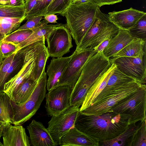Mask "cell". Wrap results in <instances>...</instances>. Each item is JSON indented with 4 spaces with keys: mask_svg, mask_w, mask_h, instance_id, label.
I'll use <instances>...</instances> for the list:
<instances>
[{
    "mask_svg": "<svg viewBox=\"0 0 146 146\" xmlns=\"http://www.w3.org/2000/svg\"><path fill=\"white\" fill-rule=\"evenodd\" d=\"M131 117L112 111L96 115L79 112L75 124L78 130L99 141L111 139L123 132L130 124Z\"/></svg>",
    "mask_w": 146,
    "mask_h": 146,
    "instance_id": "6da1fadb",
    "label": "cell"
},
{
    "mask_svg": "<svg viewBox=\"0 0 146 146\" xmlns=\"http://www.w3.org/2000/svg\"><path fill=\"white\" fill-rule=\"evenodd\" d=\"M111 65L109 58L104 55L103 52L97 53L90 57L72 90L70 106L81 107L91 87Z\"/></svg>",
    "mask_w": 146,
    "mask_h": 146,
    "instance_id": "7a4b0ae2",
    "label": "cell"
},
{
    "mask_svg": "<svg viewBox=\"0 0 146 146\" xmlns=\"http://www.w3.org/2000/svg\"><path fill=\"white\" fill-rule=\"evenodd\" d=\"M92 1L81 4H71L65 10L67 28L76 46L81 42L92 24L98 7Z\"/></svg>",
    "mask_w": 146,
    "mask_h": 146,
    "instance_id": "3957f363",
    "label": "cell"
},
{
    "mask_svg": "<svg viewBox=\"0 0 146 146\" xmlns=\"http://www.w3.org/2000/svg\"><path fill=\"white\" fill-rule=\"evenodd\" d=\"M142 84L134 81L116 87L80 112L86 115H98L111 111L114 106L133 94Z\"/></svg>",
    "mask_w": 146,
    "mask_h": 146,
    "instance_id": "277c9868",
    "label": "cell"
},
{
    "mask_svg": "<svg viewBox=\"0 0 146 146\" xmlns=\"http://www.w3.org/2000/svg\"><path fill=\"white\" fill-rule=\"evenodd\" d=\"M46 82L47 74L45 70L33 92L23 104L18 106L12 100L13 110L12 124L21 125L35 114L45 97Z\"/></svg>",
    "mask_w": 146,
    "mask_h": 146,
    "instance_id": "5b68a950",
    "label": "cell"
},
{
    "mask_svg": "<svg viewBox=\"0 0 146 146\" xmlns=\"http://www.w3.org/2000/svg\"><path fill=\"white\" fill-rule=\"evenodd\" d=\"M45 38L30 44L26 52L24 63L21 70L4 86L3 91L12 100L13 93L27 78L30 76L35 67L36 58L39 52L46 46Z\"/></svg>",
    "mask_w": 146,
    "mask_h": 146,
    "instance_id": "8992f818",
    "label": "cell"
},
{
    "mask_svg": "<svg viewBox=\"0 0 146 146\" xmlns=\"http://www.w3.org/2000/svg\"><path fill=\"white\" fill-rule=\"evenodd\" d=\"M146 86L142 84L136 92L114 106L111 109L116 113L131 117L130 124L146 119Z\"/></svg>",
    "mask_w": 146,
    "mask_h": 146,
    "instance_id": "52a82bcc",
    "label": "cell"
},
{
    "mask_svg": "<svg viewBox=\"0 0 146 146\" xmlns=\"http://www.w3.org/2000/svg\"><path fill=\"white\" fill-rule=\"evenodd\" d=\"M80 108L70 106L59 114L52 116L48 123L47 128L53 140L59 145L61 137L75 126Z\"/></svg>",
    "mask_w": 146,
    "mask_h": 146,
    "instance_id": "ba28073f",
    "label": "cell"
},
{
    "mask_svg": "<svg viewBox=\"0 0 146 146\" xmlns=\"http://www.w3.org/2000/svg\"><path fill=\"white\" fill-rule=\"evenodd\" d=\"M50 57L59 58L70 51L73 47L72 37L66 24L52 30L45 38Z\"/></svg>",
    "mask_w": 146,
    "mask_h": 146,
    "instance_id": "9c48e42d",
    "label": "cell"
},
{
    "mask_svg": "<svg viewBox=\"0 0 146 146\" xmlns=\"http://www.w3.org/2000/svg\"><path fill=\"white\" fill-rule=\"evenodd\" d=\"M96 53L94 50L78 52L75 51L56 87L66 85L70 86L73 89L86 61L90 57Z\"/></svg>",
    "mask_w": 146,
    "mask_h": 146,
    "instance_id": "30bf717a",
    "label": "cell"
},
{
    "mask_svg": "<svg viewBox=\"0 0 146 146\" xmlns=\"http://www.w3.org/2000/svg\"><path fill=\"white\" fill-rule=\"evenodd\" d=\"M123 73L141 84L146 82V51L136 57H121L113 61Z\"/></svg>",
    "mask_w": 146,
    "mask_h": 146,
    "instance_id": "8fae6325",
    "label": "cell"
},
{
    "mask_svg": "<svg viewBox=\"0 0 146 146\" xmlns=\"http://www.w3.org/2000/svg\"><path fill=\"white\" fill-rule=\"evenodd\" d=\"M72 89L64 85L56 87L46 94L45 108L48 116L57 115L70 106Z\"/></svg>",
    "mask_w": 146,
    "mask_h": 146,
    "instance_id": "7c38bea8",
    "label": "cell"
},
{
    "mask_svg": "<svg viewBox=\"0 0 146 146\" xmlns=\"http://www.w3.org/2000/svg\"><path fill=\"white\" fill-rule=\"evenodd\" d=\"M111 22L108 14L102 13L97 7L94 19L80 43L76 46L77 52L85 50L100 32Z\"/></svg>",
    "mask_w": 146,
    "mask_h": 146,
    "instance_id": "4fadbf2b",
    "label": "cell"
},
{
    "mask_svg": "<svg viewBox=\"0 0 146 146\" xmlns=\"http://www.w3.org/2000/svg\"><path fill=\"white\" fill-rule=\"evenodd\" d=\"M145 12L131 7L128 9L108 13L110 21L119 28L128 30L133 27Z\"/></svg>",
    "mask_w": 146,
    "mask_h": 146,
    "instance_id": "5bb4252c",
    "label": "cell"
},
{
    "mask_svg": "<svg viewBox=\"0 0 146 146\" xmlns=\"http://www.w3.org/2000/svg\"><path fill=\"white\" fill-rule=\"evenodd\" d=\"M3 146H30L25 128L21 125L13 126L9 123L2 134Z\"/></svg>",
    "mask_w": 146,
    "mask_h": 146,
    "instance_id": "9a60e30c",
    "label": "cell"
},
{
    "mask_svg": "<svg viewBox=\"0 0 146 146\" xmlns=\"http://www.w3.org/2000/svg\"><path fill=\"white\" fill-rule=\"evenodd\" d=\"M31 144L33 146H56L47 130L42 123L33 119L27 127Z\"/></svg>",
    "mask_w": 146,
    "mask_h": 146,
    "instance_id": "2e32d148",
    "label": "cell"
},
{
    "mask_svg": "<svg viewBox=\"0 0 146 146\" xmlns=\"http://www.w3.org/2000/svg\"><path fill=\"white\" fill-rule=\"evenodd\" d=\"M72 55L65 57H62L51 60L48 65L46 74L48 76L46 87L49 91L56 87Z\"/></svg>",
    "mask_w": 146,
    "mask_h": 146,
    "instance_id": "e0dca14e",
    "label": "cell"
},
{
    "mask_svg": "<svg viewBox=\"0 0 146 146\" xmlns=\"http://www.w3.org/2000/svg\"><path fill=\"white\" fill-rule=\"evenodd\" d=\"M59 145L99 146V141L82 132L74 126L61 137Z\"/></svg>",
    "mask_w": 146,
    "mask_h": 146,
    "instance_id": "ac0fdd59",
    "label": "cell"
},
{
    "mask_svg": "<svg viewBox=\"0 0 146 146\" xmlns=\"http://www.w3.org/2000/svg\"><path fill=\"white\" fill-rule=\"evenodd\" d=\"M116 67L114 63L102 73L96 80L88 92L85 99L80 108V111L91 106L93 101L106 86L110 77Z\"/></svg>",
    "mask_w": 146,
    "mask_h": 146,
    "instance_id": "d6986e66",
    "label": "cell"
},
{
    "mask_svg": "<svg viewBox=\"0 0 146 146\" xmlns=\"http://www.w3.org/2000/svg\"><path fill=\"white\" fill-rule=\"evenodd\" d=\"M128 30L119 28L118 33L110 41L103 53L109 58L119 52L133 39Z\"/></svg>",
    "mask_w": 146,
    "mask_h": 146,
    "instance_id": "ffe728a7",
    "label": "cell"
},
{
    "mask_svg": "<svg viewBox=\"0 0 146 146\" xmlns=\"http://www.w3.org/2000/svg\"><path fill=\"white\" fill-rule=\"evenodd\" d=\"M64 24L58 23L56 25H49L44 19L41 21L36 27L31 29L33 31V33L30 36L23 42L17 45L18 49L44 38L45 39L48 35L52 30Z\"/></svg>",
    "mask_w": 146,
    "mask_h": 146,
    "instance_id": "44dd1931",
    "label": "cell"
},
{
    "mask_svg": "<svg viewBox=\"0 0 146 146\" xmlns=\"http://www.w3.org/2000/svg\"><path fill=\"white\" fill-rule=\"evenodd\" d=\"M146 41L134 37L129 44L109 58L111 63L115 59L121 57H136L146 51Z\"/></svg>",
    "mask_w": 146,
    "mask_h": 146,
    "instance_id": "7402d4cb",
    "label": "cell"
},
{
    "mask_svg": "<svg viewBox=\"0 0 146 146\" xmlns=\"http://www.w3.org/2000/svg\"><path fill=\"white\" fill-rule=\"evenodd\" d=\"M38 82L31 76L27 78L13 93L12 100L17 105H22L31 95Z\"/></svg>",
    "mask_w": 146,
    "mask_h": 146,
    "instance_id": "603a6c76",
    "label": "cell"
},
{
    "mask_svg": "<svg viewBox=\"0 0 146 146\" xmlns=\"http://www.w3.org/2000/svg\"><path fill=\"white\" fill-rule=\"evenodd\" d=\"M134 81L136 80L122 72L116 66L109 79L106 86L96 98L92 104L100 99L108 92L116 87L125 83Z\"/></svg>",
    "mask_w": 146,
    "mask_h": 146,
    "instance_id": "cb8c5ba5",
    "label": "cell"
},
{
    "mask_svg": "<svg viewBox=\"0 0 146 146\" xmlns=\"http://www.w3.org/2000/svg\"><path fill=\"white\" fill-rule=\"evenodd\" d=\"M138 127L136 123L130 124L123 132L110 140L99 141V146H130L133 136Z\"/></svg>",
    "mask_w": 146,
    "mask_h": 146,
    "instance_id": "d4e9b609",
    "label": "cell"
},
{
    "mask_svg": "<svg viewBox=\"0 0 146 146\" xmlns=\"http://www.w3.org/2000/svg\"><path fill=\"white\" fill-rule=\"evenodd\" d=\"M30 44L20 48L16 51L13 61L3 81V87L5 84L16 75L22 68L24 63L25 54Z\"/></svg>",
    "mask_w": 146,
    "mask_h": 146,
    "instance_id": "484cf974",
    "label": "cell"
},
{
    "mask_svg": "<svg viewBox=\"0 0 146 146\" xmlns=\"http://www.w3.org/2000/svg\"><path fill=\"white\" fill-rule=\"evenodd\" d=\"M13 110L12 100L4 92H0V121L12 124Z\"/></svg>",
    "mask_w": 146,
    "mask_h": 146,
    "instance_id": "4316f807",
    "label": "cell"
},
{
    "mask_svg": "<svg viewBox=\"0 0 146 146\" xmlns=\"http://www.w3.org/2000/svg\"><path fill=\"white\" fill-rule=\"evenodd\" d=\"M119 28L111 22L96 36L84 50H93L94 48L107 38H112L118 33Z\"/></svg>",
    "mask_w": 146,
    "mask_h": 146,
    "instance_id": "83f0119b",
    "label": "cell"
},
{
    "mask_svg": "<svg viewBox=\"0 0 146 146\" xmlns=\"http://www.w3.org/2000/svg\"><path fill=\"white\" fill-rule=\"evenodd\" d=\"M26 19L0 17V33L6 36L17 30Z\"/></svg>",
    "mask_w": 146,
    "mask_h": 146,
    "instance_id": "f1b7e54d",
    "label": "cell"
},
{
    "mask_svg": "<svg viewBox=\"0 0 146 146\" xmlns=\"http://www.w3.org/2000/svg\"><path fill=\"white\" fill-rule=\"evenodd\" d=\"M50 57L46 46L38 52L36 58L35 64L31 76L38 81L44 70L46 61Z\"/></svg>",
    "mask_w": 146,
    "mask_h": 146,
    "instance_id": "f546056e",
    "label": "cell"
},
{
    "mask_svg": "<svg viewBox=\"0 0 146 146\" xmlns=\"http://www.w3.org/2000/svg\"><path fill=\"white\" fill-rule=\"evenodd\" d=\"M0 17L14 18H26L25 6L0 5Z\"/></svg>",
    "mask_w": 146,
    "mask_h": 146,
    "instance_id": "4dcf8cb0",
    "label": "cell"
},
{
    "mask_svg": "<svg viewBox=\"0 0 146 146\" xmlns=\"http://www.w3.org/2000/svg\"><path fill=\"white\" fill-rule=\"evenodd\" d=\"M140 121L130 146H146V119Z\"/></svg>",
    "mask_w": 146,
    "mask_h": 146,
    "instance_id": "1f68e13d",
    "label": "cell"
},
{
    "mask_svg": "<svg viewBox=\"0 0 146 146\" xmlns=\"http://www.w3.org/2000/svg\"><path fill=\"white\" fill-rule=\"evenodd\" d=\"M32 33L31 29L16 30L5 36L2 41L18 45L27 39Z\"/></svg>",
    "mask_w": 146,
    "mask_h": 146,
    "instance_id": "d6a6232c",
    "label": "cell"
},
{
    "mask_svg": "<svg viewBox=\"0 0 146 146\" xmlns=\"http://www.w3.org/2000/svg\"><path fill=\"white\" fill-rule=\"evenodd\" d=\"M72 0H52L48 7L45 15L58 14L63 16L65 10L72 3Z\"/></svg>",
    "mask_w": 146,
    "mask_h": 146,
    "instance_id": "836d02e7",
    "label": "cell"
},
{
    "mask_svg": "<svg viewBox=\"0 0 146 146\" xmlns=\"http://www.w3.org/2000/svg\"><path fill=\"white\" fill-rule=\"evenodd\" d=\"M128 31L133 37L146 41V14L143 16Z\"/></svg>",
    "mask_w": 146,
    "mask_h": 146,
    "instance_id": "e575fe53",
    "label": "cell"
},
{
    "mask_svg": "<svg viewBox=\"0 0 146 146\" xmlns=\"http://www.w3.org/2000/svg\"><path fill=\"white\" fill-rule=\"evenodd\" d=\"M52 0H37L35 6L26 16V20L33 17H44L48 6Z\"/></svg>",
    "mask_w": 146,
    "mask_h": 146,
    "instance_id": "d590c367",
    "label": "cell"
},
{
    "mask_svg": "<svg viewBox=\"0 0 146 146\" xmlns=\"http://www.w3.org/2000/svg\"><path fill=\"white\" fill-rule=\"evenodd\" d=\"M16 52L3 60L0 68V92H3V82L13 61Z\"/></svg>",
    "mask_w": 146,
    "mask_h": 146,
    "instance_id": "8d00e7d4",
    "label": "cell"
},
{
    "mask_svg": "<svg viewBox=\"0 0 146 146\" xmlns=\"http://www.w3.org/2000/svg\"><path fill=\"white\" fill-rule=\"evenodd\" d=\"M17 45L11 43L1 41L0 42V53L3 58H5L16 52Z\"/></svg>",
    "mask_w": 146,
    "mask_h": 146,
    "instance_id": "74e56055",
    "label": "cell"
},
{
    "mask_svg": "<svg viewBox=\"0 0 146 146\" xmlns=\"http://www.w3.org/2000/svg\"><path fill=\"white\" fill-rule=\"evenodd\" d=\"M43 16L33 17L28 18L26 22L16 30L32 29L36 27L43 19Z\"/></svg>",
    "mask_w": 146,
    "mask_h": 146,
    "instance_id": "f35d334b",
    "label": "cell"
},
{
    "mask_svg": "<svg viewBox=\"0 0 146 146\" xmlns=\"http://www.w3.org/2000/svg\"><path fill=\"white\" fill-rule=\"evenodd\" d=\"M0 5L20 6H25L24 0H0Z\"/></svg>",
    "mask_w": 146,
    "mask_h": 146,
    "instance_id": "ab89813d",
    "label": "cell"
},
{
    "mask_svg": "<svg viewBox=\"0 0 146 146\" xmlns=\"http://www.w3.org/2000/svg\"><path fill=\"white\" fill-rule=\"evenodd\" d=\"M91 1L100 8L104 5H113L122 1V0H91Z\"/></svg>",
    "mask_w": 146,
    "mask_h": 146,
    "instance_id": "60d3db41",
    "label": "cell"
},
{
    "mask_svg": "<svg viewBox=\"0 0 146 146\" xmlns=\"http://www.w3.org/2000/svg\"><path fill=\"white\" fill-rule=\"evenodd\" d=\"M112 38H106L99 44L94 49V51L96 53L102 52L108 45L110 40Z\"/></svg>",
    "mask_w": 146,
    "mask_h": 146,
    "instance_id": "b9f144b4",
    "label": "cell"
},
{
    "mask_svg": "<svg viewBox=\"0 0 146 146\" xmlns=\"http://www.w3.org/2000/svg\"><path fill=\"white\" fill-rule=\"evenodd\" d=\"M37 1V0H25V8L26 17L34 7Z\"/></svg>",
    "mask_w": 146,
    "mask_h": 146,
    "instance_id": "7bdbcfd3",
    "label": "cell"
},
{
    "mask_svg": "<svg viewBox=\"0 0 146 146\" xmlns=\"http://www.w3.org/2000/svg\"><path fill=\"white\" fill-rule=\"evenodd\" d=\"M44 19L48 23H57L58 18L54 14H47L44 16Z\"/></svg>",
    "mask_w": 146,
    "mask_h": 146,
    "instance_id": "ee69618b",
    "label": "cell"
},
{
    "mask_svg": "<svg viewBox=\"0 0 146 146\" xmlns=\"http://www.w3.org/2000/svg\"><path fill=\"white\" fill-rule=\"evenodd\" d=\"M9 123H10L2 122L0 121V146H3L1 141V138L2 136L5 127Z\"/></svg>",
    "mask_w": 146,
    "mask_h": 146,
    "instance_id": "f6af8a7d",
    "label": "cell"
},
{
    "mask_svg": "<svg viewBox=\"0 0 146 146\" xmlns=\"http://www.w3.org/2000/svg\"><path fill=\"white\" fill-rule=\"evenodd\" d=\"M90 1H92L91 0H72V4L83 3Z\"/></svg>",
    "mask_w": 146,
    "mask_h": 146,
    "instance_id": "bcb514c9",
    "label": "cell"
},
{
    "mask_svg": "<svg viewBox=\"0 0 146 146\" xmlns=\"http://www.w3.org/2000/svg\"><path fill=\"white\" fill-rule=\"evenodd\" d=\"M5 36H4L0 33V42L2 41Z\"/></svg>",
    "mask_w": 146,
    "mask_h": 146,
    "instance_id": "7dc6e473",
    "label": "cell"
},
{
    "mask_svg": "<svg viewBox=\"0 0 146 146\" xmlns=\"http://www.w3.org/2000/svg\"><path fill=\"white\" fill-rule=\"evenodd\" d=\"M3 59V58L2 57L0 53V68L2 63Z\"/></svg>",
    "mask_w": 146,
    "mask_h": 146,
    "instance_id": "c3c4849f",
    "label": "cell"
},
{
    "mask_svg": "<svg viewBox=\"0 0 146 146\" xmlns=\"http://www.w3.org/2000/svg\"></svg>",
    "mask_w": 146,
    "mask_h": 146,
    "instance_id": "681fc988",
    "label": "cell"
},
{
    "mask_svg": "<svg viewBox=\"0 0 146 146\" xmlns=\"http://www.w3.org/2000/svg\"></svg>",
    "mask_w": 146,
    "mask_h": 146,
    "instance_id": "f907efd6",
    "label": "cell"
},
{
    "mask_svg": "<svg viewBox=\"0 0 146 146\" xmlns=\"http://www.w3.org/2000/svg\"></svg>",
    "mask_w": 146,
    "mask_h": 146,
    "instance_id": "816d5d0a",
    "label": "cell"
}]
</instances>
